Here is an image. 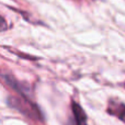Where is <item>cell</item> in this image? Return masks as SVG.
Segmentation results:
<instances>
[{"instance_id": "cell-1", "label": "cell", "mask_w": 125, "mask_h": 125, "mask_svg": "<svg viewBox=\"0 0 125 125\" xmlns=\"http://www.w3.org/2000/svg\"><path fill=\"white\" fill-rule=\"evenodd\" d=\"M8 104L30 119L35 121H43V114L41 110L28 97H10L8 99Z\"/></svg>"}, {"instance_id": "cell-2", "label": "cell", "mask_w": 125, "mask_h": 125, "mask_svg": "<svg viewBox=\"0 0 125 125\" xmlns=\"http://www.w3.org/2000/svg\"><path fill=\"white\" fill-rule=\"evenodd\" d=\"M70 110L71 115L67 122V125H88V117L86 112L77 102H71Z\"/></svg>"}, {"instance_id": "cell-3", "label": "cell", "mask_w": 125, "mask_h": 125, "mask_svg": "<svg viewBox=\"0 0 125 125\" xmlns=\"http://www.w3.org/2000/svg\"><path fill=\"white\" fill-rule=\"evenodd\" d=\"M1 79L6 82V84H8L11 89H13L14 91H17L20 95L22 97H28L29 92H30V88L28 87V84L24 83V82H20L13 77L12 75H9V73H2L0 75Z\"/></svg>"}, {"instance_id": "cell-4", "label": "cell", "mask_w": 125, "mask_h": 125, "mask_svg": "<svg viewBox=\"0 0 125 125\" xmlns=\"http://www.w3.org/2000/svg\"><path fill=\"white\" fill-rule=\"evenodd\" d=\"M6 30H8V23H7V21L4 20V18H2L1 15H0V32L6 31Z\"/></svg>"}]
</instances>
